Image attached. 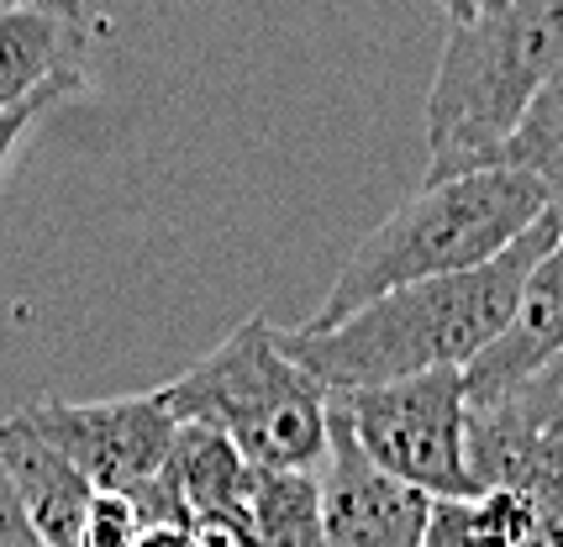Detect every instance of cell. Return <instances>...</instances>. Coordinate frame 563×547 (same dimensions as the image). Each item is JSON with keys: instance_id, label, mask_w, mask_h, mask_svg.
<instances>
[{"instance_id": "obj_20", "label": "cell", "mask_w": 563, "mask_h": 547, "mask_svg": "<svg viewBox=\"0 0 563 547\" xmlns=\"http://www.w3.org/2000/svg\"><path fill=\"white\" fill-rule=\"evenodd\" d=\"M527 547H563V500H553V505H532Z\"/></svg>"}, {"instance_id": "obj_4", "label": "cell", "mask_w": 563, "mask_h": 547, "mask_svg": "<svg viewBox=\"0 0 563 547\" xmlns=\"http://www.w3.org/2000/svg\"><path fill=\"white\" fill-rule=\"evenodd\" d=\"M174 422L211 426L253 469L311 473L327 458L332 395L295 364L279 326L253 316L164 384Z\"/></svg>"}, {"instance_id": "obj_8", "label": "cell", "mask_w": 563, "mask_h": 547, "mask_svg": "<svg viewBox=\"0 0 563 547\" xmlns=\"http://www.w3.org/2000/svg\"><path fill=\"white\" fill-rule=\"evenodd\" d=\"M96 22L79 0H22L0 11V111H16L53 85H85Z\"/></svg>"}, {"instance_id": "obj_5", "label": "cell", "mask_w": 563, "mask_h": 547, "mask_svg": "<svg viewBox=\"0 0 563 547\" xmlns=\"http://www.w3.org/2000/svg\"><path fill=\"white\" fill-rule=\"evenodd\" d=\"M332 411L347 422L353 443L385 473H395L400 484H411L432 500L485 495L464 448V369L411 373V379L368 384V390H343V395H332Z\"/></svg>"}, {"instance_id": "obj_14", "label": "cell", "mask_w": 563, "mask_h": 547, "mask_svg": "<svg viewBox=\"0 0 563 547\" xmlns=\"http://www.w3.org/2000/svg\"><path fill=\"white\" fill-rule=\"evenodd\" d=\"M532 505L511 490H485L468 500H432L421 547H527Z\"/></svg>"}, {"instance_id": "obj_24", "label": "cell", "mask_w": 563, "mask_h": 547, "mask_svg": "<svg viewBox=\"0 0 563 547\" xmlns=\"http://www.w3.org/2000/svg\"><path fill=\"white\" fill-rule=\"evenodd\" d=\"M5 5H22V0H0V11H5Z\"/></svg>"}, {"instance_id": "obj_19", "label": "cell", "mask_w": 563, "mask_h": 547, "mask_svg": "<svg viewBox=\"0 0 563 547\" xmlns=\"http://www.w3.org/2000/svg\"><path fill=\"white\" fill-rule=\"evenodd\" d=\"M185 532H190L196 547H258L247 516H200V522H190Z\"/></svg>"}, {"instance_id": "obj_23", "label": "cell", "mask_w": 563, "mask_h": 547, "mask_svg": "<svg viewBox=\"0 0 563 547\" xmlns=\"http://www.w3.org/2000/svg\"><path fill=\"white\" fill-rule=\"evenodd\" d=\"M500 5H506V0H474V11H479V16H490V11H500Z\"/></svg>"}, {"instance_id": "obj_13", "label": "cell", "mask_w": 563, "mask_h": 547, "mask_svg": "<svg viewBox=\"0 0 563 547\" xmlns=\"http://www.w3.org/2000/svg\"><path fill=\"white\" fill-rule=\"evenodd\" d=\"M247 526L258 547H327L317 473L253 469L247 479Z\"/></svg>"}, {"instance_id": "obj_9", "label": "cell", "mask_w": 563, "mask_h": 547, "mask_svg": "<svg viewBox=\"0 0 563 547\" xmlns=\"http://www.w3.org/2000/svg\"><path fill=\"white\" fill-rule=\"evenodd\" d=\"M247 479L253 464L211 426L179 422L174 448L153 484L137 490L143 526H185L200 516H247Z\"/></svg>"}, {"instance_id": "obj_17", "label": "cell", "mask_w": 563, "mask_h": 547, "mask_svg": "<svg viewBox=\"0 0 563 547\" xmlns=\"http://www.w3.org/2000/svg\"><path fill=\"white\" fill-rule=\"evenodd\" d=\"M143 537V511L132 495H96L90 516H85V537L79 547H137Z\"/></svg>"}, {"instance_id": "obj_16", "label": "cell", "mask_w": 563, "mask_h": 547, "mask_svg": "<svg viewBox=\"0 0 563 547\" xmlns=\"http://www.w3.org/2000/svg\"><path fill=\"white\" fill-rule=\"evenodd\" d=\"M495 405H506L516 422H527L542 437H563V353H553L542 369H532L516 390L495 395Z\"/></svg>"}, {"instance_id": "obj_10", "label": "cell", "mask_w": 563, "mask_h": 547, "mask_svg": "<svg viewBox=\"0 0 563 547\" xmlns=\"http://www.w3.org/2000/svg\"><path fill=\"white\" fill-rule=\"evenodd\" d=\"M553 353H563V226H559V237H553V248L542 253L538 264H532V274H527L506 332L464 369L468 405H485V400L516 390Z\"/></svg>"}, {"instance_id": "obj_15", "label": "cell", "mask_w": 563, "mask_h": 547, "mask_svg": "<svg viewBox=\"0 0 563 547\" xmlns=\"http://www.w3.org/2000/svg\"><path fill=\"white\" fill-rule=\"evenodd\" d=\"M500 164L538 179L553 200V211L563 216V69L527 100L521 122L511 126V137L500 148Z\"/></svg>"}, {"instance_id": "obj_12", "label": "cell", "mask_w": 563, "mask_h": 547, "mask_svg": "<svg viewBox=\"0 0 563 547\" xmlns=\"http://www.w3.org/2000/svg\"><path fill=\"white\" fill-rule=\"evenodd\" d=\"M464 448L479 490H511L527 505L563 500V437L532 432L506 405H468Z\"/></svg>"}, {"instance_id": "obj_11", "label": "cell", "mask_w": 563, "mask_h": 547, "mask_svg": "<svg viewBox=\"0 0 563 547\" xmlns=\"http://www.w3.org/2000/svg\"><path fill=\"white\" fill-rule=\"evenodd\" d=\"M0 473H5L16 505H22L26 526L37 532V543L79 547L96 490L85 484V473L74 469L69 458H58L48 443H37L16 416L0 422Z\"/></svg>"}, {"instance_id": "obj_22", "label": "cell", "mask_w": 563, "mask_h": 547, "mask_svg": "<svg viewBox=\"0 0 563 547\" xmlns=\"http://www.w3.org/2000/svg\"><path fill=\"white\" fill-rule=\"evenodd\" d=\"M442 11H448V26H464V22H474L479 11H474V0H438Z\"/></svg>"}, {"instance_id": "obj_1", "label": "cell", "mask_w": 563, "mask_h": 547, "mask_svg": "<svg viewBox=\"0 0 563 547\" xmlns=\"http://www.w3.org/2000/svg\"><path fill=\"white\" fill-rule=\"evenodd\" d=\"M559 226L563 216L548 211L532 232H521L500 258L479 264V269L400 284L390 295L368 300L347 322L327 326V332L295 326V332H279V343L327 395L390 384V379H411V373L468 369L506 332L521 284H527L532 264L553 248Z\"/></svg>"}, {"instance_id": "obj_21", "label": "cell", "mask_w": 563, "mask_h": 547, "mask_svg": "<svg viewBox=\"0 0 563 547\" xmlns=\"http://www.w3.org/2000/svg\"><path fill=\"white\" fill-rule=\"evenodd\" d=\"M137 547H196V543H190V532H179V526H143Z\"/></svg>"}, {"instance_id": "obj_2", "label": "cell", "mask_w": 563, "mask_h": 547, "mask_svg": "<svg viewBox=\"0 0 563 547\" xmlns=\"http://www.w3.org/2000/svg\"><path fill=\"white\" fill-rule=\"evenodd\" d=\"M548 211H553L548 190L511 164L432 179L353 248L327 300L317 305V316L306 322V332H327V326L347 322L368 300L390 295L400 284L490 264L521 232H532Z\"/></svg>"}, {"instance_id": "obj_3", "label": "cell", "mask_w": 563, "mask_h": 547, "mask_svg": "<svg viewBox=\"0 0 563 547\" xmlns=\"http://www.w3.org/2000/svg\"><path fill=\"white\" fill-rule=\"evenodd\" d=\"M563 69V0H506L448 26L427 96V179L495 169L527 100Z\"/></svg>"}, {"instance_id": "obj_7", "label": "cell", "mask_w": 563, "mask_h": 547, "mask_svg": "<svg viewBox=\"0 0 563 547\" xmlns=\"http://www.w3.org/2000/svg\"><path fill=\"white\" fill-rule=\"evenodd\" d=\"M321 532L327 547H421L432 495L400 484L368 458L347 422L332 411L327 416V458H321Z\"/></svg>"}, {"instance_id": "obj_6", "label": "cell", "mask_w": 563, "mask_h": 547, "mask_svg": "<svg viewBox=\"0 0 563 547\" xmlns=\"http://www.w3.org/2000/svg\"><path fill=\"white\" fill-rule=\"evenodd\" d=\"M16 422L58 458H69L96 495H137L143 484H153L179 432L164 390L111 400H37L16 411Z\"/></svg>"}, {"instance_id": "obj_18", "label": "cell", "mask_w": 563, "mask_h": 547, "mask_svg": "<svg viewBox=\"0 0 563 547\" xmlns=\"http://www.w3.org/2000/svg\"><path fill=\"white\" fill-rule=\"evenodd\" d=\"M74 90H79V85H53V90H43L37 100H26V105H16V111H0V185H5V175H11V164L22 158L32 126L43 122L58 100H69Z\"/></svg>"}]
</instances>
